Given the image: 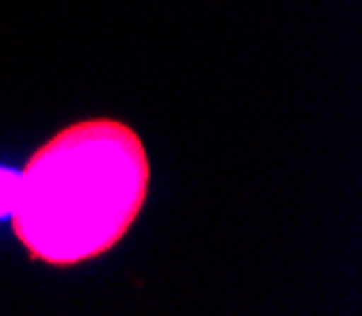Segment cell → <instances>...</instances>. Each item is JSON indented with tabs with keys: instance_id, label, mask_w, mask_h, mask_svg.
Returning a JSON list of instances; mask_svg holds the SVG:
<instances>
[{
	"instance_id": "obj_1",
	"label": "cell",
	"mask_w": 362,
	"mask_h": 316,
	"mask_svg": "<svg viewBox=\"0 0 362 316\" xmlns=\"http://www.w3.org/2000/svg\"><path fill=\"white\" fill-rule=\"evenodd\" d=\"M149 194V153L115 118L65 126L16 180L12 225L42 263H81L130 233Z\"/></svg>"
},
{
	"instance_id": "obj_2",
	"label": "cell",
	"mask_w": 362,
	"mask_h": 316,
	"mask_svg": "<svg viewBox=\"0 0 362 316\" xmlns=\"http://www.w3.org/2000/svg\"><path fill=\"white\" fill-rule=\"evenodd\" d=\"M16 172H0V217L12 210V199H16Z\"/></svg>"
}]
</instances>
